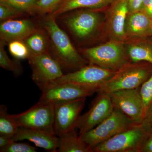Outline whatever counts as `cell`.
<instances>
[{
  "label": "cell",
  "mask_w": 152,
  "mask_h": 152,
  "mask_svg": "<svg viewBox=\"0 0 152 152\" xmlns=\"http://www.w3.org/2000/svg\"><path fill=\"white\" fill-rule=\"evenodd\" d=\"M13 139L16 142L26 140L48 151L58 152V137L54 131L19 127Z\"/></svg>",
  "instance_id": "15"
},
{
  "label": "cell",
  "mask_w": 152,
  "mask_h": 152,
  "mask_svg": "<svg viewBox=\"0 0 152 152\" xmlns=\"http://www.w3.org/2000/svg\"><path fill=\"white\" fill-rule=\"evenodd\" d=\"M115 0H65L54 12L52 16L56 18L60 15L82 8L97 9L106 7L111 4Z\"/></svg>",
  "instance_id": "19"
},
{
  "label": "cell",
  "mask_w": 152,
  "mask_h": 152,
  "mask_svg": "<svg viewBox=\"0 0 152 152\" xmlns=\"http://www.w3.org/2000/svg\"><path fill=\"white\" fill-rule=\"evenodd\" d=\"M19 127L54 131V104L40 99L27 110L14 115Z\"/></svg>",
  "instance_id": "7"
},
{
  "label": "cell",
  "mask_w": 152,
  "mask_h": 152,
  "mask_svg": "<svg viewBox=\"0 0 152 152\" xmlns=\"http://www.w3.org/2000/svg\"><path fill=\"white\" fill-rule=\"evenodd\" d=\"M141 125L147 134H152V104L146 111Z\"/></svg>",
  "instance_id": "30"
},
{
  "label": "cell",
  "mask_w": 152,
  "mask_h": 152,
  "mask_svg": "<svg viewBox=\"0 0 152 152\" xmlns=\"http://www.w3.org/2000/svg\"><path fill=\"white\" fill-rule=\"evenodd\" d=\"M38 0H5L18 10L23 12L32 13L33 9Z\"/></svg>",
  "instance_id": "29"
},
{
  "label": "cell",
  "mask_w": 152,
  "mask_h": 152,
  "mask_svg": "<svg viewBox=\"0 0 152 152\" xmlns=\"http://www.w3.org/2000/svg\"><path fill=\"white\" fill-rule=\"evenodd\" d=\"M65 23L74 36L85 39L91 37L97 29L99 18L96 12L83 11L66 17Z\"/></svg>",
  "instance_id": "14"
},
{
  "label": "cell",
  "mask_w": 152,
  "mask_h": 152,
  "mask_svg": "<svg viewBox=\"0 0 152 152\" xmlns=\"http://www.w3.org/2000/svg\"><path fill=\"white\" fill-rule=\"evenodd\" d=\"M140 11L143 12L150 18L152 19V0H143Z\"/></svg>",
  "instance_id": "33"
},
{
  "label": "cell",
  "mask_w": 152,
  "mask_h": 152,
  "mask_svg": "<svg viewBox=\"0 0 152 152\" xmlns=\"http://www.w3.org/2000/svg\"><path fill=\"white\" fill-rule=\"evenodd\" d=\"M11 55L18 60L28 59L31 56L29 50L23 41L15 40L9 43Z\"/></svg>",
  "instance_id": "25"
},
{
  "label": "cell",
  "mask_w": 152,
  "mask_h": 152,
  "mask_svg": "<svg viewBox=\"0 0 152 152\" xmlns=\"http://www.w3.org/2000/svg\"><path fill=\"white\" fill-rule=\"evenodd\" d=\"M56 18L50 15L42 20V25L50 38L53 56L62 68L74 71L86 65V61L74 48L66 33L58 26Z\"/></svg>",
  "instance_id": "1"
},
{
  "label": "cell",
  "mask_w": 152,
  "mask_h": 152,
  "mask_svg": "<svg viewBox=\"0 0 152 152\" xmlns=\"http://www.w3.org/2000/svg\"><path fill=\"white\" fill-rule=\"evenodd\" d=\"M5 42H0V66L4 69L19 75L22 73L23 69L20 63L9 58L4 50Z\"/></svg>",
  "instance_id": "23"
},
{
  "label": "cell",
  "mask_w": 152,
  "mask_h": 152,
  "mask_svg": "<svg viewBox=\"0 0 152 152\" xmlns=\"http://www.w3.org/2000/svg\"><path fill=\"white\" fill-rule=\"evenodd\" d=\"M23 41L28 47L31 56L49 52V48L50 43L46 30L38 28L34 32Z\"/></svg>",
  "instance_id": "20"
},
{
  "label": "cell",
  "mask_w": 152,
  "mask_h": 152,
  "mask_svg": "<svg viewBox=\"0 0 152 152\" xmlns=\"http://www.w3.org/2000/svg\"><path fill=\"white\" fill-rule=\"evenodd\" d=\"M129 62H146L152 65V48L142 41H132L126 50Z\"/></svg>",
  "instance_id": "21"
},
{
  "label": "cell",
  "mask_w": 152,
  "mask_h": 152,
  "mask_svg": "<svg viewBox=\"0 0 152 152\" xmlns=\"http://www.w3.org/2000/svg\"><path fill=\"white\" fill-rule=\"evenodd\" d=\"M75 130L59 136L58 152H92Z\"/></svg>",
  "instance_id": "18"
},
{
  "label": "cell",
  "mask_w": 152,
  "mask_h": 152,
  "mask_svg": "<svg viewBox=\"0 0 152 152\" xmlns=\"http://www.w3.org/2000/svg\"><path fill=\"white\" fill-rule=\"evenodd\" d=\"M38 28L37 25L27 19H10L1 22V40L9 43L15 40H24Z\"/></svg>",
  "instance_id": "16"
},
{
  "label": "cell",
  "mask_w": 152,
  "mask_h": 152,
  "mask_svg": "<svg viewBox=\"0 0 152 152\" xmlns=\"http://www.w3.org/2000/svg\"><path fill=\"white\" fill-rule=\"evenodd\" d=\"M108 12L106 31L111 40L124 42L127 39L125 31L126 20L129 13L127 0H115Z\"/></svg>",
  "instance_id": "13"
},
{
  "label": "cell",
  "mask_w": 152,
  "mask_h": 152,
  "mask_svg": "<svg viewBox=\"0 0 152 152\" xmlns=\"http://www.w3.org/2000/svg\"><path fill=\"white\" fill-rule=\"evenodd\" d=\"M64 0H38L32 12L40 15L53 13Z\"/></svg>",
  "instance_id": "24"
},
{
  "label": "cell",
  "mask_w": 152,
  "mask_h": 152,
  "mask_svg": "<svg viewBox=\"0 0 152 152\" xmlns=\"http://www.w3.org/2000/svg\"><path fill=\"white\" fill-rule=\"evenodd\" d=\"M98 93L89 110L79 118L77 128L79 130L80 135L96 126L113 111L110 94L102 92Z\"/></svg>",
  "instance_id": "11"
},
{
  "label": "cell",
  "mask_w": 152,
  "mask_h": 152,
  "mask_svg": "<svg viewBox=\"0 0 152 152\" xmlns=\"http://www.w3.org/2000/svg\"></svg>",
  "instance_id": "36"
},
{
  "label": "cell",
  "mask_w": 152,
  "mask_h": 152,
  "mask_svg": "<svg viewBox=\"0 0 152 152\" xmlns=\"http://www.w3.org/2000/svg\"><path fill=\"white\" fill-rule=\"evenodd\" d=\"M140 87L119 90L109 94L113 106L124 114L135 124H141L145 110Z\"/></svg>",
  "instance_id": "8"
},
{
  "label": "cell",
  "mask_w": 152,
  "mask_h": 152,
  "mask_svg": "<svg viewBox=\"0 0 152 152\" xmlns=\"http://www.w3.org/2000/svg\"><path fill=\"white\" fill-rule=\"evenodd\" d=\"M86 98L54 104V129L58 137L77 129Z\"/></svg>",
  "instance_id": "10"
},
{
  "label": "cell",
  "mask_w": 152,
  "mask_h": 152,
  "mask_svg": "<svg viewBox=\"0 0 152 152\" xmlns=\"http://www.w3.org/2000/svg\"><path fill=\"white\" fill-rule=\"evenodd\" d=\"M64 1H65V0H64Z\"/></svg>",
  "instance_id": "37"
},
{
  "label": "cell",
  "mask_w": 152,
  "mask_h": 152,
  "mask_svg": "<svg viewBox=\"0 0 152 152\" xmlns=\"http://www.w3.org/2000/svg\"><path fill=\"white\" fill-rule=\"evenodd\" d=\"M139 152H152V134H147L142 142Z\"/></svg>",
  "instance_id": "31"
},
{
  "label": "cell",
  "mask_w": 152,
  "mask_h": 152,
  "mask_svg": "<svg viewBox=\"0 0 152 152\" xmlns=\"http://www.w3.org/2000/svg\"><path fill=\"white\" fill-rule=\"evenodd\" d=\"M15 141L12 138L6 136L0 135V149L7 146Z\"/></svg>",
  "instance_id": "34"
},
{
  "label": "cell",
  "mask_w": 152,
  "mask_h": 152,
  "mask_svg": "<svg viewBox=\"0 0 152 152\" xmlns=\"http://www.w3.org/2000/svg\"><path fill=\"white\" fill-rule=\"evenodd\" d=\"M28 60L32 79L39 88L55 81L64 75L59 63L49 52L31 56Z\"/></svg>",
  "instance_id": "9"
},
{
  "label": "cell",
  "mask_w": 152,
  "mask_h": 152,
  "mask_svg": "<svg viewBox=\"0 0 152 152\" xmlns=\"http://www.w3.org/2000/svg\"><path fill=\"white\" fill-rule=\"evenodd\" d=\"M140 91L146 112L152 104V74L140 87Z\"/></svg>",
  "instance_id": "27"
},
{
  "label": "cell",
  "mask_w": 152,
  "mask_h": 152,
  "mask_svg": "<svg viewBox=\"0 0 152 152\" xmlns=\"http://www.w3.org/2000/svg\"><path fill=\"white\" fill-rule=\"evenodd\" d=\"M116 71L90 64L64 75L55 81L76 85L94 93L99 92Z\"/></svg>",
  "instance_id": "4"
},
{
  "label": "cell",
  "mask_w": 152,
  "mask_h": 152,
  "mask_svg": "<svg viewBox=\"0 0 152 152\" xmlns=\"http://www.w3.org/2000/svg\"><path fill=\"white\" fill-rule=\"evenodd\" d=\"M19 127L14 115L9 114L5 105H0V135L13 138Z\"/></svg>",
  "instance_id": "22"
},
{
  "label": "cell",
  "mask_w": 152,
  "mask_h": 152,
  "mask_svg": "<svg viewBox=\"0 0 152 152\" xmlns=\"http://www.w3.org/2000/svg\"><path fill=\"white\" fill-rule=\"evenodd\" d=\"M135 125L137 124L121 112L114 108L106 119L80 136L92 151L93 148L98 145Z\"/></svg>",
  "instance_id": "5"
},
{
  "label": "cell",
  "mask_w": 152,
  "mask_h": 152,
  "mask_svg": "<svg viewBox=\"0 0 152 152\" xmlns=\"http://www.w3.org/2000/svg\"><path fill=\"white\" fill-rule=\"evenodd\" d=\"M147 133L141 125H135L92 149V152H139Z\"/></svg>",
  "instance_id": "6"
},
{
  "label": "cell",
  "mask_w": 152,
  "mask_h": 152,
  "mask_svg": "<svg viewBox=\"0 0 152 152\" xmlns=\"http://www.w3.org/2000/svg\"><path fill=\"white\" fill-rule=\"evenodd\" d=\"M82 53L90 64L116 71L129 62L123 42L111 40L106 43L82 49Z\"/></svg>",
  "instance_id": "3"
},
{
  "label": "cell",
  "mask_w": 152,
  "mask_h": 152,
  "mask_svg": "<svg viewBox=\"0 0 152 152\" xmlns=\"http://www.w3.org/2000/svg\"><path fill=\"white\" fill-rule=\"evenodd\" d=\"M42 91L40 99L55 104L86 98L94 92L70 83H59L53 81L39 87Z\"/></svg>",
  "instance_id": "12"
},
{
  "label": "cell",
  "mask_w": 152,
  "mask_h": 152,
  "mask_svg": "<svg viewBox=\"0 0 152 152\" xmlns=\"http://www.w3.org/2000/svg\"><path fill=\"white\" fill-rule=\"evenodd\" d=\"M129 12H134L140 11L141 9L143 0H127Z\"/></svg>",
  "instance_id": "32"
},
{
  "label": "cell",
  "mask_w": 152,
  "mask_h": 152,
  "mask_svg": "<svg viewBox=\"0 0 152 152\" xmlns=\"http://www.w3.org/2000/svg\"><path fill=\"white\" fill-rule=\"evenodd\" d=\"M152 19L141 11L129 12L125 31L127 38H140L152 35Z\"/></svg>",
  "instance_id": "17"
},
{
  "label": "cell",
  "mask_w": 152,
  "mask_h": 152,
  "mask_svg": "<svg viewBox=\"0 0 152 152\" xmlns=\"http://www.w3.org/2000/svg\"><path fill=\"white\" fill-rule=\"evenodd\" d=\"M152 74V65L150 63L128 62L116 71L99 92L109 94L119 90L139 88Z\"/></svg>",
  "instance_id": "2"
},
{
  "label": "cell",
  "mask_w": 152,
  "mask_h": 152,
  "mask_svg": "<svg viewBox=\"0 0 152 152\" xmlns=\"http://www.w3.org/2000/svg\"><path fill=\"white\" fill-rule=\"evenodd\" d=\"M5 0H0V2H5Z\"/></svg>",
  "instance_id": "35"
},
{
  "label": "cell",
  "mask_w": 152,
  "mask_h": 152,
  "mask_svg": "<svg viewBox=\"0 0 152 152\" xmlns=\"http://www.w3.org/2000/svg\"><path fill=\"white\" fill-rule=\"evenodd\" d=\"M1 152H36L35 147L26 143L14 141L7 146L0 149Z\"/></svg>",
  "instance_id": "28"
},
{
  "label": "cell",
  "mask_w": 152,
  "mask_h": 152,
  "mask_svg": "<svg viewBox=\"0 0 152 152\" xmlns=\"http://www.w3.org/2000/svg\"><path fill=\"white\" fill-rule=\"evenodd\" d=\"M23 12L7 2H0V20L1 22L14 19L22 16Z\"/></svg>",
  "instance_id": "26"
}]
</instances>
